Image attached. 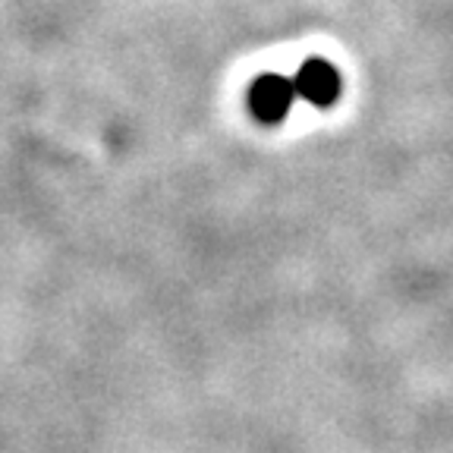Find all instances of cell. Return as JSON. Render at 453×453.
Masks as SVG:
<instances>
[{"instance_id": "cell-1", "label": "cell", "mask_w": 453, "mask_h": 453, "mask_svg": "<svg viewBox=\"0 0 453 453\" xmlns=\"http://www.w3.org/2000/svg\"><path fill=\"white\" fill-rule=\"evenodd\" d=\"M246 101L255 120L265 123V127H274L290 113L293 101H296V85L280 73H262L249 85Z\"/></svg>"}, {"instance_id": "cell-2", "label": "cell", "mask_w": 453, "mask_h": 453, "mask_svg": "<svg viewBox=\"0 0 453 453\" xmlns=\"http://www.w3.org/2000/svg\"><path fill=\"white\" fill-rule=\"evenodd\" d=\"M296 95L303 101H309L311 107H334L340 101V92H343V79H340V70L321 57H311L296 70Z\"/></svg>"}]
</instances>
